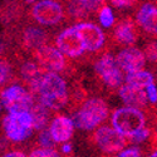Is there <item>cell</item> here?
<instances>
[{
  "mask_svg": "<svg viewBox=\"0 0 157 157\" xmlns=\"http://www.w3.org/2000/svg\"><path fill=\"white\" fill-rule=\"evenodd\" d=\"M33 92L38 96V101L52 111L63 108L68 102L67 83L57 72L44 71Z\"/></svg>",
  "mask_w": 157,
  "mask_h": 157,
  "instance_id": "1",
  "label": "cell"
},
{
  "mask_svg": "<svg viewBox=\"0 0 157 157\" xmlns=\"http://www.w3.org/2000/svg\"><path fill=\"white\" fill-rule=\"evenodd\" d=\"M108 117V106L102 98L93 97L87 99L79 107L73 121L75 127L81 131H93L98 128Z\"/></svg>",
  "mask_w": 157,
  "mask_h": 157,
  "instance_id": "2",
  "label": "cell"
},
{
  "mask_svg": "<svg viewBox=\"0 0 157 157\" xmlns=\"http://www.w3.org/2000/svg\"><path fill=\"white\" fill-rule=\"evenodd\" d=\"M34 129V121L30 111L8 112L4 118V131L9 141L18 143L27 140Z\"/></svg>",
  "mask_w": 157,
  "mask_h": 157,
  "instance_id": "3",
  "label": "cell"
},
{
  "mask_svg": "<svg viewBox=\"0 0 157 157\" xmlns=\"http://www.w3.org/2000/svg\"><path fill=\"white\" fill-rule=\"evenodd\" d=\"M112 126L124 137H131L138 129L146 127V117L138 107L124 106L112 114Z\"/></svg>",
  "mask_w": 157,
  "mask_h": 157,
  "instance_id": "4",
  "label": "cell"
},
{
  "mask_svg": "<svg viewBox=\"0 0 157 157\" xmlns=\"http://www.w3.org/2000/svg\"><path fill=\"white\" fill-rule=\"evenodd\" d=\"M126 138L113 126H99L96 128L93 141L99 151L108 155H118L126 147Z\"/></svg>",
  "mask_w": 157,
  "mask_h": 157,
  "instance_id": "5",
  "label": "cell"
},
{
  "mask_svg": "<svg viewBox=\"0 0 157 157\" xmlns=\"http://www.w3.org/2000/svg\"><path fill=\"white\" fill-rule=\"evenodd\" d=\"M94 71L102 82L109 88L121 87L123 83V71L112 54H103L96 62Z\"/></svg>",
  "mask_w": 157,
  "mask_h": 157,
  "instance_id": "6",
  "label": "cell"
},
{
  "mask_svg": "<svg viewBox=\"0 0 157 157\" xmlns=\"http://www.w3.org/2000/svg\"><path fill=\"white\" fill-rule=\"evenodd\" d=\"M34 98L24 87L13 84L6 87L2 93V106L6 112L30 111L34 106Z\"/></svg>",
  "mask_w": 157,
  "mask_h": 157,
  "instance_id": "7",
  "label": "cell"
},
{
  "mask_svg": "<svg viewBox=\"0 0 157 157\" xmlns=\"http://www.w3.org/2000/svg\"><path fill=\"white\" fill-rule=\"evenodd\" d=\"M56 47L69 58H78L87 50L75 25L65 28L58 34L56 38Z\"/></svg>",
  "mask_w": 157,
  "mask_h": 157,
  "instance_id": "8",
  "label": "cell"
},
{
  "mask_svg": "<svg viewBox=\"0 0 157 157\" xmlns=\"http://www.w3.org/2000/svg\"><path fill=\"white\" fill-rule=\"evenodd\" d=\"M63 8L54 0H40L32 8V17L40 25H56L63 19Z\"/></svg>",
  "mask_w": 157,
  "mask_h": 157,
  "instance_id": "9",
  "label": "cell"
},
{
  "mask_svg": "<svg viewBox=\"0 0 157 157\" xmlns=\"http://www.w3.org/2000/svg\"><path fill=\"white\" fill-rule=\"evenodd\" d=\"M34 58L35 62L48 72L59 73L65 68V56L57 47L44 44L34 50Z\"/></svg>",
  "mask_w": 157,
  "mask_h": 157,
  "instance_id": "10",
  "label": "cell"
},
{
  "mask_svg": "<svg viewBox=\"0 0 157 157\" xmlns=\"http://www.w3.org/2000/svg\"><path fill=\"white\" fill-rule=\"evenodd\" d=\"M75 28L79 33L82 40L86 45L88 52H97L99 50L104 42H106V35L103 30L97 24L90 21H81L75 24Z\"/></svg>",
  "mask_w": 157,
  "mask_h": 157,
  "instance_id": "11",
  "label": "cell"
},
{
  "mask_svg": "<svg viewBox=\"0 0 157 157\" xmlns=\"http://www.w3.org/2000/svg\"><path fill=\"white\" fill-rule=\"evenodd\" d=\"M116 59L118 62L120 67L122 68V71L129 74L145 68L147 58H146V54L138 48L128 45L116 56Z\"/></svg>",
  "mask_w": 157,
  "mask_h": 157,
  "instance_id": "12",
  "label": "cell"
},
{
  "mask_svg": "<svg viewBox=\"0 0 157 157\" xmlns=\"http://www.w3.org/2000/svg\"><path fill=\"white\" fill-rule=\"evenodd\" d=\"M74 128L75 123L73 118H69L67 116H57L49 124L50 135L56 143L68 142L74 133Z\"/></svg>",
  "mask_w": 157,
  "mask_h": 157,
  "instance_id": "13",
  "label": "cell"
},
{
  "mask_svg": "<svg viewBox=\"0 0 157 157\" xmlns=\"http://www.w3.org/2000/svg\"><path fill=\"white\" fill-rule=\"evenodd\" d=\"M118 96L126 106L141 108L143 106H146L148 102L145 88H140V87L132 86L126 82H124V84H122L120 87Z\"/></svg>",
  "mask_w": 157,
  "mask_h": 157,
  "instance_id": "14",
  "label": "cell"
},
{
  "mask_svg": "<svg viewBox=\"0 0 157 157\" xmlns=\"http://www.w3.org/2000/svg\"><path fill=\"white\" fill-rule=\"evenodd\" d=\"M136 21L146 33L157 35V5L143 4L136 14Z\"/></svg>",
  "mask_w": 157,
  "mask_h": 157,
  "instance_id": "15",
  "label": "cell"
},
{
  "mask_svg": "<svg viewBox=\"0 0 157 157\" xmlns=\"http://www.w3.org/2000/svg\"><path fill=\"white\" fill-rule=\"evenodd\" d=\"M113 34H114V38L117 42L126 44V45H132L137 40L136 27L129 19L122 20L121 23L117 24Z\"/></svg>",
  "mask_w": 157,
  "mask_h": 157,
  "instance_id": "16",
  "label": "cell"
},
{
  "mask_svg": "<svg viewBox=\"0 0 157 157\" xmlns=\"http://www.w3.org/2000/svg\"><path fill=\"white\" fill-rule=\"evenodd\" d=\"M43 73H44V69L36 62H25L20 68V74L23 81L29 86L30 90H33L36 87Z\"/></svg>",
  "mask_w": 157,
  "mask_h": 157,
  "instance_id": "17",
  "label": "cell"
},
{
  "mask_svg": "<svg viewBox=\"0 0 157 157\" xmlns=\"http://www.w3.org/2000/svg\"><path fill=\"white\" fill-rule=\"evenodd\" d=\"M45 39H47V34L40 28L30 27V28H27L23 33V42L25 47H28L29 49H33V50L44 45Z\"/></svg>",
  "mask_w": 157,
  "mask_h": 157,
  "instance_id": "18",
  "label": "cell"
},
{
  "mask_svg": "<svg viewBox=\"0 0 157 157\" xmlns=\"http://www.w3.org/2000/svg\"><path fill=\"white\" fill-rule=\"evenodd\" d=\"M30 112H32L33 121H34V129L36 131L45 129L49 122V108L44 106L43 103L38 102V103H34Z\"/></svg>",
  "mask_w": 157,
  "mask_h": 157,
  "instance_id": "19",
  "label": "cell"
},
{
  "mask_svg": "<svg viewBox=\"0 0 157 157\" xmlns=\"http://www.w3.org/2000/svg\"><path fill=\"white\" fill-rule=\"evenodd\" d=\"M124 82L132 84V86H136V87L146 89L151 83H155V79H153V75L148 71L141 69V71H137V72L127 74Z\"/></svg>",
  "mask_w": 157,
  "mask_h": 157,
  "instance_id": "20",
  "label": "cell"
},
{
  "mask_svg": "<svg viewBox=\"0 0 157 157\" xmlns=\"http://www.w3.org/2000/svg\"><path fill=\"white\" fill-rule=\"evenodd\" d=\"M98 21L101 24L102 28H111L112 25L116 21L114 14H113V10L109 6H102L99 9V14H98Z\"/></svg>",
  "mask_w": 157,
  "mask_h": 157,
  "instance_id": "21",
  "label": "cell"
},
{
  "mask_svg": "<svg viewBox=\"0 0 157 157\" xmlns=\"http://www.w3.org/2000/svg\"><path fill=\"white\" fill-rule=\"evenodd\" d=\"M151 136V131L146 127H143L141 129H138L136 133H133L131 137H128L129 142L133 143V145H140V143H143L148 140V137Z\"/></svg>",
  "mask_w": 157,
  "mask_h": 157,
  "instance_id": "22",
  "label": "cell"
},
{
  "mask_svg": "<svg viewBox=\"0 0 157 157\" xmlns=\"http://www.w3.org/2000/svg\"><path fill=\"white\" fill-rule=\"evenodd\" d=\"M68 11H69V14L74 18H78V19H81V18H84L86 14H87V10L82 6V4L78 2V0H72V2L69 3V6H68Z\"/></svg>",
  "mask_w": 157,
  "mask_h": 157,
  "instance_id": "23",
  "label": "cell"
},
{
  "mask_svg": "<svg viewBox=\"0 0 157 157\" xmlns=\"http://www.w3.org/2000/svg\"><path fill=\"white\" fill-rule=\"evenodd\" d=\"M32 157H57L58 152L53 147H44L40 146L39 148H35L30 152Z\"/></svg>",
  "mask_w": 157,
  "mask_h": 157,
  "instance_id": "24",
  "label": "cell"
},
{
  "mask_svg": "<svg viewBox=\"0 0 157 157\" xmlns=\"http://www.w3.org/2000/svg\"><path fill=\"white\" fill-rule=\"evenodd\" d=\"M78 2L82 4V6L88 13H90V11H96V10L101 9L106 0H78Z\"/></svg>",
  "mask_w": 157,
  "mask_h": 157,
  "instance_id": "25",
  "label": "cell"
},
{
  "mask_svg": "<svg viewBox=\"0 0 157 157\" xmlns=\"http://www.w3.org/2000/svg\"><path fill=\"white\" fill-rule=\"evenodd\" d=\"M39 143H40V146H44V147H53L56 141L52 137L49 129H43L39 133Z\"/></svg>",
  "mask_w": 157,
  "mask_h": 157,
  "instance_id": "26",
  "label": "cell"
},
{
  "mask_svg": "<svg viewBox=\"0 0 157 157\" xmlns=\"http://www.w3.org/2000/svg\"><path fill=\"white\" fill-rule=\"evenodd\" d=\"M141 155H142L141 148L135 145V146L124 147L117 156H120V157H138V156H141Z\"/></svg>",
  "mask_w": 157,
  "mask_h": 157,
  "instance_id": "27",
  "label": "cell"
},
{
  "mask_svg": "<svg viewBox=\"0 0 157 157\" xmlns=\"http://www.w3.org/2000/svg\"><path fill=\"white\" fill-rule=\"evenodd\" d=\"M145 54L150 62H157V42H153L146 47Z\"/></svg>",
  "mask_w": 157,
  "mask_h": 157,
  "instance_id": "28",
  "label": "cell"
},
{
  "mask_svg": "<svg viewBox=\"0 0 157 157\" xmlns=\"http://www.w3.org/2000/svg\"><path fill=\"white\" fill-rule=\"evenodd\" d=\"M146 94H147V99L150 103H156L157 102V87L155 83H151L147 88H146Z\"/></svg>",
  "mask_w": 157,
  "mask_h": 157,
  "instance_id": "29",
  "label": "cell"
},
{
  "mask_svg": "<svg viewBox=\"0 0 157 157\" xmlns=\"http://www.w3.org/2000/svg\"><path fill=\"white\" fill-rule=\"evenodd\" d=\"M113 6L120 8V9H124V8H131L136 4L137 0H109Z\"/></svg>",
  "mask_w": 157,
  "mask_h": 157,
  "instance_id": "30",
  "label": "cell"
},
{
  "mask_svg": "<svg viewBox=\"0 0 157 157\" xmlns=\"http://www.w3.org/2000/svg\"><path fill=\"white\" fill-rule=\"evenodd\" d=\"M2 83L4 84L6 81H8V78L10 75V67L5 63V62H2Z\"/></svg>",
  "mask_w": 157,
  "mask_h": 157,
  "instance_id": "31",
  "label": "cell"
},
{
  "mask_svg": "<svg viewBox=\"0 0 157 157\" xmlns=\"http://www.w3.org/2000/svg\"><path fill=\"white\" fill-rule=\"evenodd\" d=\"M60 151H62L63 153H65V155L71 153V152H72V145H71L69 142H64V143H62V148H60Z\"/></svg>",
  "mask_w": 157,
  "mask_h": 157,
  "instance_id": "32",
  "label": "cell"
},
{
  "mask_svg": "<svg viewBox=\"0 0 157 157\" xmlns=\"http://www.w3.org/2000/svg\"><path fill=\"white\" fill-rule=\"evenodd\" d=\"M6 157H24L25 153L24 152H20V151H13V152H8L5 153Z\"/></svg>",
  "mask_w": 157,
  "mask_h": 157,
  "instance_id": "33",
  "label": "cell"
},
{
  "mask_svg": "<svg viewBox=\"0 0 157 157\" xmlns=\"http://www.w3.org/2000/svg\"><path fill=\"white\" fill-rule=\"evenodd\" d=\"M25 3H36V0H24Z\"/></svg>",
  "mask_w": 157,
  "mask_h": 157,
  "instance_id": "34",
  "label": "cell"
},
{
  "mask_svg": "<svg viewBox=\"0 0 157 157\" xmlns=\"http://www.w3.org/2000/svg\"><path fill=\"white\" fill-rule=\"evenodd\" d=\"M151 156H152V157H157V150H156L155 152H152V153H151Z\"/></svg>",
  "mask_w": 157,
  "mask_h": 157,
  "instance_id": "35",
  "label": "cell"
},
{
  "mask_svg": "<svg viewBox=\"0 0 157 157\" xmlns=\"http://www.w3.org/2000/svg\"><path fill=\"white\" fill-rule=\"evenodd\" d=\"M155 141L157 142V131H156V133H155Z\"/></svg>",
  "mask_w": 157,
  "mask_h": 157,
  "instance_id": "36",
  "label": "cell"
}]
</instances>
